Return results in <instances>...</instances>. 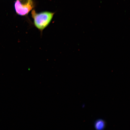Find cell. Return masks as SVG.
<instances>
[{
	"instance_id": "obj_1",
	"label": "cell",
	"mask_w": 130,
	"mask_h": 130,
	"mask_svg": "<svg viewBox=\"0 0 130 130\" xmlns=\"http://www.w3.org/2000/svg\"><path fill=\"white\" fill-rule=\"evenodd\" d=\"M54 14L55 13L48 12L37 13L34 10L32 11V16L33 19L34 25L39 31L41 35L43 31L51 22Z\"/></svg>"
},
{
	"instance_id": "obj_2",
	"label": "cell",
	"mask_w": 130,
	"mask_h": 130,
	"mask_svg": "<svg viewBox=\"0 0 130 130\" xmlns=\"http://www.w3.org/2000/svg\"><path fill=\"white\" fill-rule=\"evenodd\" d=\"M34 6L32 0H16L14 5L16 13L22 16L28 14Z\"/></svg>"
},
{
	"instance_id": "obj_3",
	"label": "cell",
	"mask_w": 130,
	"mask_h": 130,
	"mask_svg": "<svg viewBox=\"0 0 130 130\" xmlns=\"http://www.w3.org/2000/svg\"><path fill=\"white\" fill-rule=\"evenodd\" d=\"M95 127L96 130H103L105 127L104 121L102 120H99L96 122Z\"/></svg>"
}]
</instances>
